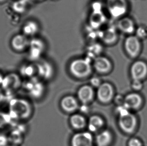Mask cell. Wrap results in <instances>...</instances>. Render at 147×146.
Returning a JSON list of instances; mask_svg holds the SVG:
<instances>
[{
	"label": "cell",
	"instance_id": "cell-7",
	"mask_svg": "<svg viewBox=\"0 0 147 146\" xmlns=\"http://www.w3.org/2000/svg\"><path fill=\"white\" fill-rule=\"evenodd\" d=\"M137 124V119L134 115L128 112L119 115V125L123 132L127 133L133 132Z\"/></svg>",
	"mask_w": 147,
	"mask_h": 146
},
{
	"label": "cell",
	"instance_id": "cell-36",
	"mask_svg": "<svg viewBox=\"0 0 147 146\" xmlns=\"http://www.w3.org/2000/svg\"><path fill=\"white\" fill-rule=\"evenodd\" d=\"M33 1H36V2H40V1H42L44 0H32Z\"/></svg>",
	"mask_w": 147,
	"mask_h": 146
},
{
	"label": "cell",
	"instance_id": "cell-26",
	"mask_svg": "<svg viewBox=\"0 0 147 146\" xmlns=\"http://www.w3.org/2000/svg\"><path fill=\"white\" fill-rule=\"evenodd\" d=\"M27 0H18L12 4V7L13 11L22 14L26 11L28 7Z\"/></svg>",
	"mask_w": 147,
	"mask_h": 146
},
{
	"label": "cell",
	"instance_id": "cell-18",
	"mask_svg": "<svg viewBox=\"0 0 147 146\" xmlns=\"http://www.w3.org/2000/svg\"><path fill=\"white\" fill-rule=\"evenodd\" d=\"M40 30L38 22L33 20H28L24 23L22 27V34L29 37H35Z\"/></svg>",
	"mask_w": 147,
	"mask_h": 146
},
{
	"label": "cell",
	"instance_id": "cell-38",
	"mask_svg": "<svg viewBox=\"0 0 147 146\" xmlns=\"http://www.w3.org/2000/svg\"><path fill=\"white\" fill-rule=\"evenodd\" d=\"M6 0H0V3H3V2H5Z\"/></svg>",
	"mask_w": 147,
	"mask_h": 146
},
{
	"label": "cell",
	"instance_id": "cell-34",
	"mask_svg": "<svg viewBox=\"0 0 147 146\" xmlns=\"http://www.w3.org/2000/svg\"><path fill=\"white\" fill-rule=\"evenodd\" d=\"M5 100V93L3 90L0 87V105L2 104Z\"/></svg>",
	"mask_w": 147,
	"mask_h": 146
},
{
	"label": "cell",
	"instance_id": "cell-16",
	"mask_svg": "<svg viewBox=\"0 0 147 146\" xmlns=\"http://www.w3.org/2000/svg\"><path fill=\"white\" fill-rule=\"evenodd\" d=\"M36 71L40 77L48 79L53 75L54 69L51 64L46 60L41 61L36 64Z\"/></svg>",
	"mask_w": 147,
	"mask_h": 146
},
{
	"label": "cell",
	"instance_id": "cell-35",
	"mask_svg": "<svg viewBox=\"0 0 147 146\" xmlns=\"http://www.w3.org/2000/svg\"><path fill=\"white\" fill-rule=\"evenodd\" d=\"M4 76L3 75L2 73L0 72V87H1V85L2 84L3 81V79H4Z\"/></svg>",
	"mask_w": 147,
	"mask_h": 146
},
{
	"label": "cell",
	"instance_id": "cell-6",
	"mask_svg": "<svg viewBox=\"0 0 147 146\" xmlns=\"http://www.w3.org/2000/svg\"><path fill=\"white\" fill-rule=\"evenodd\" d=\"M21 81L19 75L16 73H11L5 76L1 88L6 93H11L20 88Z\"/></svg>",
	"mask_w": 147,
	"mask_h": 146
},
{
	"label": "cell",
	"instance_id": "cell-17",
	"mask_svg": "<svg viewBox=\"0 0 147 146\" xmlns=\"http://www.w3.org/2000/svg\"><path fill=\"white\" fill-rule=\"evenodd\" d=\"M78 96L80 102L84 104L90 103L94 99V89L88 85L83 86L78 90Z\"/></svg>",
	"mask_w": 147,
	"mask_h": 146
},
{
	"label": "cell",
	"instance_id": "cell-37",
	"mask_svg": "<svg viewBox=\"0 0 147 146\" xmlns=\"http://www.w3.org/2000/svg\"><path fill=\"white\" fill-rule=\"evenodd\" d=\"M6 146H17L16 145H14L12 144H8V145H7Z\"/></svg>",
	"mask_w": 147,
	"mask_h": 146
},
{
	"label": "cell",
	"instance_id": "cell-21",
	"mask_svg": "<svg viewBox=\"0 0 147 146\" xmlns=\"http://www.w3.org/2000/svg\"><path fill=\"white\" fill-rule=\"evenodd\" d=\"M112 140V135L110 131L105 130L102 131L96 137L98 146H108Z\"/></svg>",
	"mask_w": 147,
	"mask_h": 146
},
{
	"label": "cell",
	"instance_id": "cell-32",
	"mask_svg": "<svg viewBox=\"0 0 147 146\" xmlns=\"http://www.w3.org/2000/svg\"><path fill=\"white\" fill-rule=\"evenodd\" d=\"M90 83L93 87H98L101 85L100 80L98 78H92L90 80Z\"/></svg>",
	"mask_w": 147,
	"mask_h": 146
},
{
	"label": "cell",
	"instance_id": "cell-5",
	"mask_svg": "<svg viewBox=\"0 0 147 146\" xmlns=\"http://www.w3.org/2000/svg\"><path fill=\"white\" fill-rule=\"evenodd\" d=\"M45 42L39 38L33 37L30 40L29 45V55L33 60L40 58L46 50Z\"/></svg>",
	"mask_w": 147,
	"mask_h": 146
},
{
	"label": "cell",
	"instance_id": "cell-30",
	"mask_svg": "<svg viewBox=\"0 0 147 146\" xmlns=\"http://www.w3.org/2000/svg\"><path fill=\"white\" fill-rule=\"evenodd\" d=\"M129 146H142V144L140 141L137 138H132L128 143Z\"/></svg>",
	"mask_w": 147,
	"mask_h": 146
},
{
	"label": "cell",
	"instance_id": "cell-14",
	"mask_svg": "<svg viewBox=\"0 0 147 146\" xmlns=\"http://www.w3.org/2000/svg\"><path fill=\"white\" fill-rule=\"evenodd\" d=\"M71 144V146H92L93 137L88 132L76 133L72 138Z\"/></svg>",
	"mask_w": 147,
	"mask_h": 146
},
{
	"label": "cell",
	"instance_id": "cell-2",
	"mask_svg": "<svg viewBox=\"0 0 147 146\" xmlns=\"http://www.w3.org/2000/svg\"><path fill=\"white\" fill-rule=\"evenodd\" d=\"M90 62L86 58H78L70 63L69 71L74 76L84 78L89 76L92 71Z\"/></svg>",
	"mask_w": 147,
	"mask_h": 146
},
{
	"label": "cell",
	"instance_id": "cell-12",
	"mask_svg": "<svg viewBox=\"0 0 147 146\" xmlns=\"http://www.w3.org/2000/svg\"><path fill=\"white\" fill-rule=\"evenodd\" d=\"M92 67L98 73L105 74L111 71L113 66L108 58L98 56L94 58Z\"/></svg>",
	"mask_w": 147,
	"mask_h": 146
},
{
	"label": "cell",
	"instance_id": "cell-25",
	"mask_svg": "<svg viewBox=\"0 0 147 146\" xmlns=\"http://www.w3.org/2000/svg\"><path fill=\"white\" fill-rule=\"evenodd\" d=\"M8 141L10 144L17 146L20 144L22 141L21 131L18 130H14L11 132L8 137Z\"/></svg>",
	"mask_w": 147,
	"mask_h": 146
},
{
	"label": "cell",
	"instance_id": "cell-33",
	"mask_svg": "<svg viewBox=\"0 0 147 146\" xmlns=\"http://www.w3.org/2000/svg\"><path fill=\"white\" fill-rule=\"evenodd\" d=\"M133 87L135 89H139L142 87V84L139 81H134Z\"/></svg>",
	"mask_w": 147,
	"mask_h": 146
},
{
	"label": "cell",
	"instance_id": "cell-8",
	"mask_svg": "<svg viewBox=\"0 0 147 146\" xmlns=\"http://www.w3.org/2000/svg\"><path fill=\"white\" fill-rule=\"evenodd\" d=\"M102 8H92L88 18L89 26L93 30H98L107 22V18Z\"/></svg>",
	"mask_w": 147,
	"mask_h": 146
},
{
	"label": "cell",
	"instance_id": "cell-28",
	"mask_svg": "<svg viewBox=\"0 0 147 146\" xmlns=\"http://www.w3.org/2000/svg\"><path fill=\"white\" fill-rule=\"evenodd\" d=\"M134 35L141 41L147 39V26L145 25H140L138 27H137Z\"/></svg>",
	"mask_w": 147,
	"mask_h": 146
},
{
	"label": "cell",
	"instance_id": "cell-22",
	"mask_svg": "<svg viewBox=\"0 0 147 146\" xmlns=\"http://www.w3.org/2000/svg\"><path fill=\"white\" fill-rule=\"evenodd\" d=\"M104 121L100 117L94 115L90 117L88 121V129L90 132H96L103 126Z\"/></svg>",
	"mask_w": 147,
	"mask_h": 146
},
{
	"label": "cell",
	"instance_id": "cell-23",
	"mask_svg": "<svg viewBox=\"0 0 147 146\" xmlns=\"http://www.w3.org/2000/svg\"><path fill=\"white\" fill-rule=\"evenodd\" d=\"M27 88L30 91L31 95L35 97H38L42 95L43 91V87L41 83L38 81H33L30 82L27 85Z\"/></svg>",
	"mask_w": 147,
	"mask_h": 146
},
{
	"label": "cell",
	"instance_id": "cell-20",
	"mask_svg": "<svg viewBox=\"0 0 147 146\" xmlns=\"http://www.w3.org/2000/svg\"><path fill=\"white\" fill-rule=\"evenodd\" d=\"M61 106L62 109L67 112H74L78 108V103L74 97L68 96L62 99Z\"/></svg>",
	"mask_w": 147,
	"mask_h": 146
},
{
	"label": "cell",
	"instance_id": "cell-19",
	"mask_svg": "<svg viewBox=\"0 0 147 146\" xmlns=\"http://www.w3.org/2000/svg\"><path fill=\"white\" fill-rule=\"evenodd\" d=\"M142 99L137 93H131L127 95L124 100V106L127 109H137L141 105Z\"/></svg>",
	"mask_w": 147,
	"mask_h": 146
},
{
	"label": "cell",
	"instance_id": "cell-9",
	"mask_svg": "<svg viewBox=\"0 0 147 146\" xmlns=\"http://www.w3.org/2000/svg\"><path fill=\"white\" fill-rule=\"evenodd\" d=\"M115 27L118 31L127 36L134 35L137 28L133 19L126 16L117 20Z\"/></svg>",
	"mask_w": 147,
	"mask_h": 146
},
{
	"label": "cell",
	"instance_id": "cell-10",
	"mask_svg": "<svg viewBox=\"0 0 147 146\" xmlns=\"http://www.w3.org/2000/svg\"><path fill=\"white\" fill-rule=\"evenodd\" d=\"M99 37L106 45H113L119 40L118 30L115 26L109 27L99 32Z\"/></svg>",
	"mask_w": 147,
	"mask_h": 146
},
{
	"label": "cell",
	"instance_id": "cell-4",
	"mask_svg": "<svg viewBox=\"0 0 147 146\" xmlns=\"http://www.w3.org/2000/svg\"><path fill=\"white\" fill-rule=\"evenodd\" d=\"M123 48L129 57L136 58L140 55L142 50L141 40L135 35L127 36L124 41Z\"/></svg>",
	"mask_w": 147,
	"mask_h": 146
},
{
	"label": "cell",
	"instance_id": "cell-27",
	"mask_svg": "<svg viewBox=\"0 0 147 146\" xmlns=\"http://www.w3.org/2000/svg\"><path fill=\"white\" fill-rule=\"evenodd\" d=\"M12 119L9 113L0 112V129H4L10 124Z\"/></svg>",
	"mask_w": 147,
	"mask_h": 146
},
{
	"label": "cell",
	"instance_id": "cell-3",
	"mask_svg": "<svg viewBox=\"0 0 147 146\" xmlns=\"http://www.w3.org/2000/svg\"><path fill=\"white\" fill-rule=\"evenodd\" d=\"M105 6L109 16L117 20L125 16L129 8L127 0H106Z\"/></svg>",
	"mask_w": 147,
	"mask_h": 146
},
{
	"label": "cell",
	"instance_id": "cell-31",
	"mask_svg": "<svg viewBox=\"0 0 147 146\" xmlns=\"http://www.w3.org/2000/svg\"><path fill=\"white\" fill-rule=\"evenodd\" d=\"M9 143L8 137L0 134V146H6Z\"/></svg>",
	"mask_w": 147,
	"mask_h": 146
},
{
	"label": "cell",
	"instance_id": "cell-13",
	"mask_svg": "<svg viewBox=\"0 0 147 146\" xmlns=\"http://www.w3.org/2000/svg\"><path fill=\"white\" fill-rule=\"evenodd\" d=\"M130 72L134 81H140L147 75V64L141 60L135 62L131 65Z\"/></svg>",
	"mask_w": 147,
	"mask_h": 146
},
{
	"label": "cell",
	"instance_id": "cell-29",
	"mask_svg": "<svg viewBox=\"0 0 147 146\" xmlns=\"http://www.w3.org/2000/svg\"><path fill=\"white\" fill-rule=\"evenodd\" d=\"M36 70V66L32 65H26L22 67L21 68V73L22 75L27 77H31L33 75L34 72Z\"/></svg>",
	"mask_w": 147,
	"mask_h": 146
},
{
	"label": "cell",
	"instance_id": "cell-11",
	"mask_svg": "<svg viewBox=\"0 0 147 146\" xmlns=\"http://www.w3.org/2000/svg\"><path fill=\"white\" fill-rule=\"evenodd\" d=\"M113 87L109 83H102L98 87L97 96L98 100L101 103H109L113 98Z\"/></svg>",
	"mask_w": 147,
	"mask_h": 146
},
{
	"label": "cell",
	"instance_id": "cell-15",
	"mask_svg": "<svg viewBox=\"0 0 147 146\" xmlns=\"http://www.w3.org/2000/svg\"><path fill=\"white\" fill-rule=\"evenodd\" d=\"M30 40L23 34H17L12 38L11 45L16 51H23L29 47Z\"/></svg>",
	"mask_w": 147,
	"mask_h": 146
},
{
	"label": "cell",
	"instance_id": "cell-1",
	"mask_svg": "<svg viewBox=\"0 0 147 146\" xmlns=\"http://www.w3.org/2000/svg\"><path fill=\"white\" fill-rule=\"evenodd\" d=\"M32 107L28 101L22 98H14L9 104V114L12 120H24L30 117Z\"/></svg>",
	"mask_w": 147,
	"mask_h": 146
},
{
	"label": "cell",
	"instance_id": "cell-24",
	"mask_svg": "<svg viewBox=\"0 0 147 146\" xmlns=\"http://www.w3.org/2000/svg\"><path fill=\"white\" fill-rule=\"evenodd\" d=\"M72 126L76 129H82L86 127V122L85 118L80 114L73 115L70 119Z\"/></svg>",
	"mask_w": 147,
	"mask_h": 146
}]
</instances>
